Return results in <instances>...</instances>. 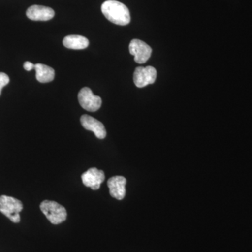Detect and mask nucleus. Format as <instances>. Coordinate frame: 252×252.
<instances>
[{
  "label": "nucleus",
  "mask_w": 252,
  "mask_h": 252,
  "mask_svg": "<svg viewBox=\"0 0 252 252\" xmlns=\"http://www.w3.org/2000/svg\"><path fill=\"white\" fill-rule=\"evenodd\" d=\"M126 182V179L123 176L111 177L107 182L111 196L119 200L125 198Z\"/></svg>",
  "instance_id": "9d476101"
},
{
  "label": "nucleus",
  "mask_w": 252,
  "mask_h": 252,
  "mask_svg": "<svg viewBox=\"0 0 252 252\" xmlns=\"http://www.w3.org/2000/svg\"><path fill=\"white\" fill-rule=\"evenodd\" d=\"M28 18L32 21H47L54 17L55 12L51 8L40 5H33L26 11Z\"/></svg>",
  "instance_id": "6e6552de"
},
{
  "label": "nucleus",
  "mask_w": 252,
  "mask_h": 252,
  "mask_svg": "<svg viewBox=\"0 0 252 252\" xmlns=\"http://www.w3.org/2000/svg\"><path fill=\"white\" fill-rule=\"evenodd\" d=\"M105 179L104 172L96 167H91L81 175L83 184L92 190H98Z\"/></svg>",
  "instance_id": "0eeeda50"
},
{
  "label": "nucleus",
  "mask_w": 252,
  "mask_h": 252,
  "mask_svg": "<svg viewBox=\"0 0 252 252\" xmlns=\"http://www.w3.org/2000/svg\"><path fill=\"white\" fill-rule=\"evenodd\" d=\"M129 51L131 55L134 56V59L137 63L143 64L151 57L152 49L143 41L134 39L130 41L129 45Z\"/></svg>",
  "instance_id": "423d86ee"
},
{
  "label": "nucleus",
  "mask_w": 252,
  "mask_h": 252,
  "mask_svg": "<svg viewBox=\"0 0 252 252\" xmlns=\"http://www.w3.org/2000/svg\"><path fill=\"white\" fill-rule=\"evenodd\" d=\"M157 69L152 66L136 68L133 74V81L138 88H144L153 84L157 79Z\"/></svg>",
  "instance_id": "39448f33"
},
{
  "label": "nucleus",
  "mask_w": 252,
  "mask_h": 252,
  "mask_svg": "<svg viewBox=\"0 0 252 252\" xmlns=\"http://www.w3.org/2000/svg\"><path fill=\"white\" fill-rule=\"evenodd\" d=\"M23 208L21 200L7 195L0 196V212L14 223H19L21 220L20 212L22 211Z\"/></svg>",
  "instance_id": "7ed1b4c3"
},
{
  "label": "nucleus",
  "mask_w": 252,
  "mask_h": 252,
  "mask_svg": "<svg viewBox=\"0 0 252 252\" xmlns=\"http://www.w3.org/2000/svg\"><path fill=\"white\" fill-rule=\"evenodd\" d=\"M40 210L52 224H60L67 220L65 208L56 202L44 200L40 204Z\"/></svg>",
  "instance_id": "f03ea898"
},
{
  "label": "nucleus",
  "mask_w": 252,
  "mask_h": 252,
  "mask_svg": "<svg viewBox=\"0 0 252 252\" xmlns=\"http://www.w3.org/2000/svg\"><path fill=\"white\" fill-rule=\"evenodd\" d=\"M78 99L82 108L89 112H94L98 110L102 105V99L94 95L89 88H83L78 94Z\"/></svg>",
  "instance_id": "20e7f679"
},
{
  "label": "nucleus",
  "mask_w": 252,
  "mask_h": 252,
  "mask_svg": "<svg viewBox=\"0 0 252 252\" xmlns=\"http://www.w3.org/2000/svg\"><path fill=\"white\" fill-rule=\"evenodd\" d=\"M63 45L73 50L85 49L89 45V41L85 36L81 35H69L63 39Z\"/></svg>",
  "instance_id": "9b49d317"
},
{
  "label": "nucleus",
  "mask_w": 252,
  "mask_h": 252,
  "mask_svg": "<svg viewBox=\"0 0 252 252\" xmlns=\"http://www.w3.org/2000/svg\"><path fill=\"white\" fill-rule=\"evenodd\" d=\"M34 66H35V64L29 62V61H26L23 64V67L26 71H31L32 69H34Z\"/></svg>",
  "instance_id": "4468645a"
},
{
  "label": "nucleus",
  "mask_w": 252,
  "mask_h": 252,
  "mask_svg": "<svg viewBox=\"0 0 252 252\" xmlns=\"http://www.w3.org/2000/svg\"><path fill=\"white\" fill-rule=\"evenodd\" d=\"M36 70V78L40 83L51 82L54 79L55 71L53 68L43 64H36L34 66Z\"/></svg>",
  "instance_id": "f8f14e48"
},
{
  "label": "nucleus",
  "mask_w": 252,
  "mask_h": 252,
  "mask_svg": "<svg viewBox=\"0 0 252 252\" xmlns=\"http://www.w3.org/2000/svg\"><path fill=\"white\" fill-rule=\"evenodd\" d=\"M10 81L9 76L4 72H0V95H1V90L4 86L7 85Z\"/></svg>",
  "instance_id": "ddd939ff"
},
{
  "label": "nucleus",
  "mask_w": 252,
  "mask_h": 252,
  "mask_svg": "<svg viewBox=\"0 0 252 252\" xmlns=\"http://www.w3.org/2000/svg\"><path fill=\"white\" fill-rule=\"evenodd\" d=\"M102 14L110 22L126 26L130 22V11L127 6L116 0H107L102 5Z\"/></svg>",
  "instance_id": "f257e3e1"
},
{
  "label": "nucleus",
  "mask_w": 252,
  "mask_h": 252,
  "mask_svg": "<svg viewBox=\"0 0 252 252\" xmlns=\"http://www.w3.org/2000/svg\"><path fill=\"white\" fill-rule=\"evenodd\" d=\"M81 124L86 130L92 131L94 135L100 140L105 138L107 136V131L103 124L91 116L86 114L81 116Z\"/></svg>",
  "instance_id": "1a4fd4ad"
}]
</instances>
